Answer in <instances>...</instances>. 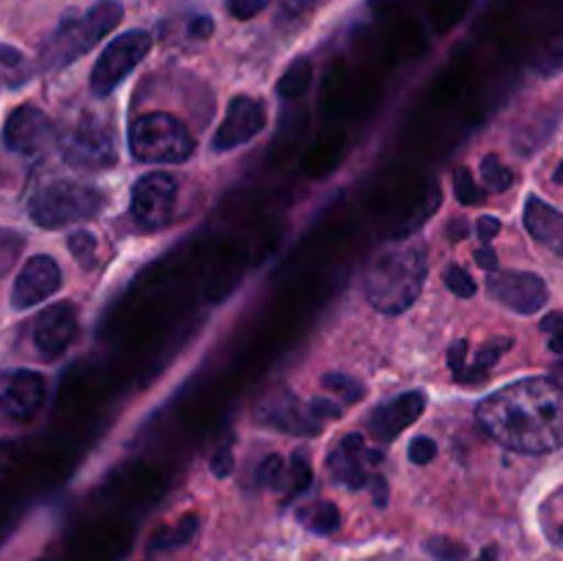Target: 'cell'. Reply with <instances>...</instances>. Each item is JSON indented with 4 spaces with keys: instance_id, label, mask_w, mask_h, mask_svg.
<instances>
[{
    "instance_id": "cell-1",
    "label": "cell",
    "mask_w": 563,
    "mask_h": 561,
    "mask_svg": "<svg viewBox=\"0 0 563 561\" xmlns=\"http://www.w3.org/2000/svg\"><path fill=\"white\" fill-rule=\"evenodd\" d=\"M478 424L489 438L520 454H548L563 446V385L528 377L495 391L478 405Z\"/></svg>"
},
{
    "instance_id": "cell-2",
    "label": "cell",
    "mask_w": 563,
    "mask_h": 561,
    "mask_svg": "<svg viewBox=\"0 0 563 561\" xmlns=\"http://www.w3.org/2000/svg\"><path fill=\"white\" fill-rule=\"evenodd\" d=\"M427 280V248L418 240L379 253L366 273V297L377 311L401 314L418 300Z\"/></svg>"
},
{
    "instance_id": "cell-3",
    "label": "cell",
    "mask_w": 563,
    "mask_h": 561,
    "mask_svg": "<svg viewBox=\"0 0 563 561\" xmlns=\"http://www.w3.org/2000/svg\"><path fill=\"white\" fill-rule=\"evenodd\" d=\"M124 16V9L115 0H99L93 9L86 14L71 16V20L60 22L58 31L47 38L42 50V64L47 69H60V66L71 64L80 58L82 53L93 47L99 38L108 36Z\"/></svg>"
},
{
    "instance_id": "cell-4",
    "label": "cell",
    "mask_w": 563,
    "mask_h": 561,
    "mask_svg": "<svg viewBox=\"0 0 563 561\" xmlns=\"http://www.w3.org/2000/svg\"><path fill=\"white\" fill-rule=\"evenodd\" d=\"M130 148L141 163H185L196 148L190 130L170 113L137 116L130 127Z\"/></svg>"
},
{
    "instance_id": "cell-5",
    "label": "cell",
    "mask_w": 563,
    "mask_h": 561,
    "mask_svg": "<svg viewBox=\"0 0 563 561\" xmlns=\"http://www.w3.org/2000/svg\"><path fill=\"white\" fill-rule=\"evenodd\" d=\"M104 198L97 187L80 182H53L31 198V218L42 229H64V226L88 220L102 209Z\"/></svg>"
},
{
    "instance_id": "cell-6",
    "label": "cell",
    "mask_w": 563,
    "mask_h": 561,
    "mask_svg": "<svg viewBox=\"0 0 563 561\" xmlns=\"http://www.w3.org/2000/svg\"><path fill=\"white\" fill-rule=\"evenodd\" d=\"M148 50H152V33L146 31H130L113 38L91 69L93 97H108L110 91H115V86L146 58Z\"/></svg>"
},
{
    "instance_id": "cell-7",
    "label": "cell",
    "mask_w": 563,
    "mask_h": 561,
    "mask_svg": "<svg viewBox=\"0 0 563 561\" xmlns=\"http://www.w3.org/2000/svg\"><path fill=\"white\" fill-rule=\"evenodd\" d=\"M60 152L64 160L75 168L102 170L115 165V135L104 121L82 119L60 138Z\"/></svg>"
},
{
    "instance_id": "cell-8",
    "label": "cell",
    "mask_w": 563,
    "mask_h": 561,
    "mask_svg": "<svg viewBox=\"0 0 563 561\" xmlns=\"http://www.w3.org/2000/svg\"><path fill=\"white\" fill-rule=\"evenodd\" d=\"M176 185L168 174H146L132 187V218L143 231H159L174 220Z\"/></svg>"
},
{
    "instance_id": "cell-9",
    "label": "cell",
    "mask_w": 563,
    "mask_h": 561,
    "mask_svg": "<svg viewBox=\"0 0 563 561\" xmlns=\"http://www.w3.org/2000/svg\"><path fill=\"white\" fill-rule=\"evenodd\" d=\"M489 295L517 314H537L548 302L550 292L539 275L520 270H495L487 275Z\"/></svg>"
},
{
    "instance_id": "cell-10",
    "label": "cell",
    "mask_w": 563,
    "mask_h": 561,
    "mask_svg": "<svg viewBox=\"0 0 563 561\" xmlns=\"http://www.w3.org/2000/svg\"><path fill=\"white\" fill-rule=\"evenodd\" d=\"M267 124V108L256 97H234L229 105L223 124L218 127L212 138L214 152H229V148L242 146L253 141Z\"/></svg>"
},
{
    "instance_id": "cell-11",
    "label": "cell",
    "mask_w": 563,
    "mask_h": 561,
    "mask_svg": "<svg viewBox=\"0 0 563 561\" xmlns=\"http://www.w3.org/2000/svg\"><path fill=\"white\" fill-rule=\"evenodd\" d=\"M328 465L335 482L350 490H361L377 479L374 476V468L379 465V451L368 449L361 435H350V438H344L335 446Z\"/></svg>"
},
{
    "instance_id": "cell-12",
    "label": "cell",
    "mask_w": 563,
    "mask_h": 561,
    "mask_svg": "<svg viewBox=\"0 0 563 561\" xmlns=\"http://www.w3.org/2000/svg\"><path fill=\"white\" fill-rule=\"evenodd\" d=\"M44 396H47V383L31 369H20L0 380V410L11 421H27L36 416L44 405Z\"/></svg>"
},
{
    "instance_id": "cell-13",
    "label": "cell",
    "mask_w": 563,
    "mask_h": 561,
    "mask_svg": "<svg viewBox=\"0 0 563 561\" xmlns=\"http://www.w3.org/2000/svg\"><path fill=\"white\" fill-rule=\"evenodd\" d=\"M53 141V121L36 105H22L5 119L3 143L11 152L36 154Z\"/></svg>"
},
{
    "instance_id": "cell-14",
    "label": "cell",
    "mask_w": 563,
    "mask_h": 561,
    "mask_svg": "<svg viewBox=\"0 0 563 561\" xmlns=\"http://www.w3.org/2000/svg\"><path fill=\"white\" fill-rule=\"evenodd\" d=\"M60 289V267L53 256L27 258L11 289L14 308H31Z\"/></svg>"
},
{
    "instance_id": "cell-15",
    "label": "cell",
    "mask_w": 563,
    "mask_h": 561,
    "mask_svg": "<svg viewBox=\"0 0 563 561\" xmlns=\"http://www.w3.org/2000/svg\"><path fill=\"white\" fill-rule=\"evenodd\" d=\"M77 336V311L71 302H55V306L44 308L33 328V344H36L42 358H58L64 355L66 346Z\"/></svg>"
},
{
    "instance_id": "cell-16",
    "label": "cell",
    "mask_w": 563,
    "mask_h": 561,
    "mask_svg": "<svg viewBox=\"0 0 563 561\" xmlns=\"http://www.w3.org/2000/svg\"><path fill=\"white\" fill-rule=\"evenodd\" d=\"M423 407H427V396L421 391H407V394L396 396V399L385 402L368 418V429L377 440L388 443V440L399 438L410 424L421 418Z\"/></svg>"
},
{
    "instance_id": "cell-17",
    "label": "cell",
    "mask_w": 563,
    "mask_h": 561,
    "mask_svg": "<svg viewBox=\"0 0 563 561\" xmlns=\"http://www.w3.org/2000/svg\"><path fill=\"white\" fill-rule=\"evenodd\" d=\"M526 229L531 231V237L537 242H542L544 248H550L553 253L563 256V212L555 207H550L542 198H528L526 204Z\"/></svg>"
},
{
    "instance_id": "cell-18",
    "label": "cell",
    "mask_w": 563,
    "mask_h": 561,
    "mask_svg": "<svg viewBox=\"0 0 563 561\" xmlns=\"http://www.w3.org/2000/svg\"><path fill=\"white\" fill-rule=\"evenodd\" d=\"M262 418L269 427L286 429V432L297 435H319L322 432V421L311 413V407L300 405L295 396H280L275 405L264 407Z\"/></svg>"
},
{
    "instance_id": "cell-19",
    "label": "cell",
    "mask_w": 563,
    "mask_h": 561,
    "mask_svg": "<svg viewBox=\"0 0 563 561\" xmlns=\"http://www.w3.org/2000/svg\"><path fill=\"white\" fill-rule=\"evenodd\" d=\"M509 344H511L509 339L489 341L487 346H482V350L476 352V358H473L471 366H465L460 374H456V380H462V383H482V380L489 374V369L498 363V358L509 350Z\"/></svg>"
},
{
    "instance_id": "cell-20",
    "label": "cell",
    "mask_w": 563,
    "mask_h": 561,
    "mask_svg": "<svg viewBox=\"0 0 563 561\" xmlns=\"http://www.w3.org/2000/svg\"><path fill=\"white\" fill-rule=\"evenodd\" d=\"M539 520H542L544 537L553 544L563 548V487L550 493L542 501V509H539Z\"/></svg>"
},
{
    "instance_id": "cell-21",
    "label": "cell",
    "mask_w": 563,
    "mask_h": 561,
    "mask_svg": "<svg viewBox=\"0 0 563 561\" xmlns=\"http://www.w3.org/2000/svg\"><path fill=\"white\" fill-rule=\"evenodd\" d=\"M308 86H311V61L308 58H297L291 61L289 69L284 72V77H280L278 82V91L280 97H302V94L308 91Z\"/></svg>"
},
{
    "instance_id": "cell-22",
    "label": "cell",
    "mask_w": 563,
    "mask_h": 561,
    "mask_svg": "<svg viewBox=\"0 0 563 561\" xmlns=\"http://www.w3.org/2000/svg\"><path fill=\"white\" fill-rule=\"evenodd\" d=\"M256 479L262 487L275 490V493H286V487H289V462H284L280 454H269L267 460L258 465Z\"/></svg>"
},
{
    "instance_id": "cell-23",
    "label": "cell",
    "mask_w": 563,
    "mask_h": 561,
    "mask_svg": "<svg viewBox=\"0 0 563 561\" xmlns=\"http://www.w3.org/2000/svg\"><path fill=\"white\" fill-rule=\"evenodd\" d=\"M300 517L313 534H333V531H339V526H341L339 509H335L333 504H328V501H319V504H313L311 509L302 512Z\"/></svg>"
},
{
    "instance_id": "cell-24",
    "label": "cell",
    "mask_w": 563,
    "mask_h": 561,
    "mask_svg": "<svg viewBox=\"0 0 563 561\" xmlns=\"http://www.w3.org/2000/svg\"><path fill=\"white\" fill-rule=\"evenodd\" d=\"M482 179L493 193H506L511 185H515V176H511V170L506 168V165L500 163L495 154H487V157L482 160Z\"/></svg>"
},
{
    "instance_id": "cell-25",
    "label": "cell",
    "mask_w": 563,
    "mask_h": 561,
    "mask_svg": "<svg viewBox=\"0 0 563 561\" xmlns=\"http://www.w3.org/2000/svg\"><path fill=\"white\" fill-rule=\"evenodd\" d=\"M537 72L539 75H555L563 69V33H555L537 55Z\"/></svg>"
},
{
    "instance_id": "cell-26",
    "label": "cell",
    "mask_w": 563,
    "mask_h": 561,
    "mask_svg": "<svg viewBox=\"0 0 563 561\" xmlns=\"http://www.w3.org/2000/svg\"><path fill=\"white\" fill-rule=\"evenodd\" d=\"M311 484V462L302 451H295V457L289 460V487H286V498H295L302 490Z\"/></svg>"
},
{
    "instance_id": "cell-27",
    "label": "cell",
    "mask_w": 563,
    "mask_h": 561,
    "mask_svg": "<svg viewBox=\"0 0 563 561\" xmlns=\"http://www.w3.org/2000/svg\"><path fill=\"white\" fill-rule=\"evenodd\" d=\"M322 385L328 391H335V394L344 396L346 402H361L363 399V385L355 383L352 377H346V374H339V372L328 374V377L322 380Z\"/></svg>"
},
{
    "instance_id": "cell-28",
    "label": "cell",
    "mask_w": 563,
    "mask_h": 561,
    "mask_svg": "<svg viewBox=\"0 0 563 561\" xmlns=\"http://www.w3.org/2000/svg\"><path fill=\"white\" fill-rule=\"evenodd\" d=\"M454 187H456V198H460L465 207H473V204L482 201V190H478L476 179H473V174L467 168H456Z\"/></svg>"
},
{
    "instance_id": "cell-29",
    "label": "cell",
    "mask_w": 563,
    "mask_h": 561,
    "mask_svg": "<svg viewBox=\"0 0 563 561\" xmlns=\"http://www.w3.org/2000/svg\"><path fill=\"white\" fill-rule=\"evenodd\" d=\"M69 251L75 253L77 262L91 264L93 256H97V240H93V234H88V231H75V234L69 237Z\"/></svg>"
},
{
    "instance_id": "cell-30",
    "label": "cell",
    "mask_w": 563,
    "mask_h": 561,
    "mask_svg": "<svg viewBox=\"0 0 563 561\" xmlns=\"http://www.w3.org/2000/svg\"><path fill=\"white\" fill-rule=\"evenodd\" d=\"M445 284H449V289L454 292V295H460V297H473V295H476V289H478L476 280H473L471 275H467L462 267L445 270Z\"/></svg>"
},
{
    "instance_id": "cell-31",
    "label": "cell",
    "mask_w": 563,
    "mask_h": 561,
    "mask_svg": "<svg viewBox=\"0 0 563 561\" xmlns=\"http://www.w3.org/2000/svg\"><path fill=\"white\" fill-rule=\"evenodd\" d=\"M438 457V443L432 438H416L410 443V460L416 465H429Z\"/></svg>"
},
{
    "instance_id": "cell-32",
    "label": "cell",
    "mask_w": 563,
    "mask_h": 561,
    "mask_svg": "<svg viewBox=\"0 0 563 561\" xmlns=\"http://www.w3.org/2000/svg\"><path fill=\"white\" fill-rule=\"evenodd\" d=\"M267 3L269 0H229V11L236 20H251V16H256Z\"/></svg>"
},
{
    "instance_id": "cell-33",
    "label": "cell",
    "mask_w": 563,
    "mask_h": 561,
    "mask_svg": "<svg viewBox=\"0 0 563 561\" xmlns=\"http://www.w3.org/2000/svg\"><path fill=\"white\" fill-rule=\"evenodd\" d=\"M429 550H432V553H438L440 559H449V561L465 559V548L449 542V539H434V542H429Z\"/></svg>"
},
{
    "instance_id": "cell-34",
    "label": "cell",
    "mask_w": 563,
    "mask_h": 561,
    "mask_svg": "<svg viewBox=\"0 0 563 561\" xmlns=\"http://www.w3.org/2000/svg\"><path fill=\"white\" fill-rule=\"evenodd\" d=\"M542 328L550 333V346H553L559 355H563V314H555V317L544 319Z\"/></svg>"
},
{
    "instance_id": "cell-35",
    "label": "cell",
    "mask_w": 563,
    "mask_h": 561,
    "mask_svg": "<svg viewBox=\"0 0 563 561\" xmlns=\"http://www.w3.org/2000/svg\"><path fill=\"white\" fill-rule=\"evenodd\" d=\"M231 468H234V457H231V449H229V446H225V449H220L218 454H214L212 473H214V476L223 479V476H229Z\"/></svg>"
},
{
    "instance_id": "cell-36",
    "label": "cell",
    "mask_w": 563,
    "mask_h": 561,
    "mask_svg": "<svg viewBox=\"0 0 563 561\" xmlns=\"http://www.w3.org/2000/svg\"><path fill=\"white\" fill-rule=\"evenodd\" d=\"M278 3H280V11H284V14L302 16V14H308L313 6H317V0H278Z\"/></svg>"
},
{
    "instance_id": "cell-37",
    "label": "cell",
    "mask_w": 563,
    "mask_h": 561,
    "mask_svg": "<svg viewBox=\"0 0 563 561\" xmlns=\"http://www.w3.org/2000/svg\"><path fill=\"white\" fill-rule=\"evenodd\" d=\"M476 231H478V237H482L484 242H489L500 231V220L493 218V215H482V218H478Z\"/></svg>"
},
{
    "instance_id": "cell-38",
    "label": "cell",
    "mask_w": 563,
    "mask_h": 561,
    "mask_svg": "<svg viewBox=\"0 0 563 561\" xmlns=\"http://www.w3.org/2000/svg\"><path fill=\"white\" fill-rule=\"evenodd\" d=\"M308 407H311V413L317 418H339L341 416V407L333 405L330 399H313Z\"/></svg>"
},
{
    "instance_id": "cell-39",
    "label": "cell",
    "mask_w": 563,
    "mask_h": 561,
    "mask_svg": "<svg viewBox=\"0 0 563 561\" xmlns=\"http://www.w3.org/2000/svg\"><path fill=\"white\" fill-rule=\"evenodd\" d=\"M190 33L196 38H209V33H212V20H209V16H198V20H192Z\"/></svg>"
},
{
    "instance_id": "cell-40",
    "label": "cell",
    "mask_w": 563,
    "mask_h": 561,
    "mask_svg": "<svg viewBox=\"0 0 563 561\" xmlns=\"http://www.w3.org/2000/svg\"><path fill=\"white\" fill-rule=\"evenodd\" d=\"M476 262L482 264L484 270H489V273H495V270H498V262H495L493 248H482V251L476 253Z\"/></svg>"
},
{
    "instance_id": "cell-41",
    "label": "cell",
    "mask_w": 563,
    "mask_h": 561,
    "mask_svg": "<svg viewBox=\"0 0 563 561\" xmlns=\"http://www.w3.org/2000/svg\"><path fill=\"white\" fill-rule=\"evenodd\" d=\"M555 182H563V163L559 165V170H555Z\"/></svg>"
},
{
    "instance_id": "cell-42",
    "label": "cell",
    "mask_w": 563,
    "mask_h": 561,
    "mask_svg": "<svg viewBox=\"0 0 563 561\" xmlns=\"http://www.w3.org/2000/svg\"><path fill=\"white\" fill-rule=\"evenodd\" d=\"M493 556H495V550H493V548H489V550H487V553H484V559H482V561H493Z\"/></svg>"
}]
</instances>
